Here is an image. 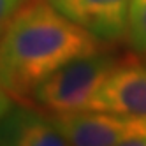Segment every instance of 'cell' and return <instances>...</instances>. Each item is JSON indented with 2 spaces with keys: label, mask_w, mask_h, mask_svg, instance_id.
Here are the masks:
<instances>
[{
  "label": "cell",
  "mask_w": 146,
  "mask_h": 146,
  "mask_svg": "<svg viewBox=\"0 0 146 146\" xmlns=\"http://www.w3.org/2000/svg\"><path fill=\"white\" fill-rule=\"evenodd\" d=\"M86 111L146 114V60L120 58Z\"/></svg>",
  "instance_id": "obj_3"
},
{
  "label": "cell",
  "mask_w": 146,
  "mask_h": 146,
  "mask_svg": "<svg viewBox=\"0 0 146 146\" xmlns=\"http://www.w3.org/2000/svg\"><path fill=\"white\" fill-rule=\"evenodd\" d=\"M120 58L102 48L56 69L32 92V99L46 111L67 114L86 111L95 92Z\"/></svg>",
  "instance_id": "obj_2"
},
{
  "label": "cell",
  "mask_w": 146,
  "mask_h": 146,
  "mask_svg": "<svg viewBox=\"0 0 146 146\" xmlns=\"http://www.w3.org/2000/svg\"><path fill=\"white\" fill-rule=\"evenodd\" d=\"M100 48L49 0H25L0 35V86L23 102L56 69Z\"/></svg>",
  "instance_id": "obj_1"
},
{
  "label": "cell",
  "mask_w": 146,
  "mask_h": 146,
  "mask_svg": "<svg viewBox=\"0 0 146 146\" xmlns=\"http://www.w3.org/2000/svg\"><path fill=\"white\" fill-rule=\"evenodd\" d=\"M55 116L30 108L13 104L0 118V146H67Z\"/></svg>",
  "instance_id": "obj_5"
},
{
  "label": "cell",
  "mask_w": 146,
  "mask_h": 146,
  "mask_svg": "<svg viewBox=\"0 0 146 146\" xmlns=\"http://www.w3.org/2000/svg\"><path fill=\"white\" fill-rule=\"evenodd\" d=\"M127 37L132 48L146 56V0H132Z\"/></svg>",
  "instance_id": "obj_6"
},
{
  "label": "cell",
  "mask_w": 146,
  "mask_h": 146,
  "mask_svg": "<svg viewBox=\"0 0 146 146\" xmlns=\"http://www.w3.org/2000/svg\"><path fill=\"white\" fill-rule=\"evenodd\" d=\"M13 106V100H11V97L5 93V90L0 86V118H2V114Z\"/></svg>",
  "instance_id": "obj_8"
},
{
  "label": "cell",
  "mask_w": 146,
  "mask_h": 146,
  "mask_svg": "<svg viewBox=\"0 0 146 146\" xmlns=\"http://www.w3.org/2000/svg\"><path fill=\"white\" fill-rule=\"evenodd\" d=\"M62 14L102 42L127 37L132 0H49Z\"/></svg>",
  "instance_id": "obj_4"
},
{
  "label": "cell",
  "mask_w": 146,
  "mask_h": 146,
  "mask_svg": "<svg viewBox=\"0 0 146 146\" xmlns=\"http://www.w3.org/2000/svg\"><path fill=\"white\" fill-rule=\"evenodd\" d=\"M25 0H0V35L4 34L5 27L9 25L11 18L18 11V7L21 5Z\"/></svg>",
  "instance_id": "obj_7"
}]
</instances>
